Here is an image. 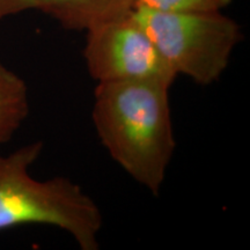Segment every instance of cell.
I'll list each match as a JSON object with an SVG mask.
<instances>
[{"mask_svg": "<svg viewBox=\"0 0 250 250\" xmlns=\"http://www.w3.org/2000/svg\"><path fill=\"white\" fill-rule=\"evenodd\" d=\"M171 85L140 80L98 83L92 120L102 146L139 186L159 195L176 148Z\"/></svg>", "mask_w": 250, "mask_h": 250, "instance_id": "cell-1", "label": "cell"}, {"mask_svg": "<svg viewBox=\"0 0 250 250\" xmlns=\"http://www.w3.org/2000/svg\"><path fill=\"white\" fill-rule=\"evenodd\" d=\"M83 62L98 83L153 80L173 86L167 66L132 11L86 31Z\"/></svg>", "mask_w": 250, "mask_h": 250, "instance_id": "cell-4", "label": "cell"}, {"mask_svg": "<svg viewBox=\"0 0 250 250\" xmlns=\"http://www.w3.org/2000/svg\"><path fill=\"white\" fill-rule=\"evenodd\" d=\"M132 13L175 76L197 85L220 80L243 37L239 23L221 12L133 8Z\"/></svg>", "mask_w": 250, "mask_h": 250, "instance_id": "cell-3", "label": "cell"}, {"mask_svg": "<svg viewBox=\"0 0 250 250\" xmlns=\"http://www.w3.org/2000/svg\"><path fill=\"white\" fill-rule=\"evenodd\" d=\"M133 0H0V20L27 11H39L67 30L87 31L130 13Z\"/></svg>", "mask_w": 250, "mask_h": 250, "instance_id": "cell-5", "label": "cell"}, {"mask_svg": "<svg viewBox=\"0 0 250 250\" xmlns=\"http://www.w3.org/2000/svg\"><path fill=\"white\" fill-rule=\"evenodd\" d=\"M43 146L34 142L0 154V230L44 225L64 230L81 250H98L103 215L93 197L68 177L30 175Z\"/></svg>", "mask_w": 250, "mask_h": 250, "instance_id": "cell-2", "label": "cell"}, {"mask_svg": "<svg viewBox=\"0 0 250 250\" xmlns=\"http://www.w3.org/2000/svg\"><path fill=\"white\" fill-rule=\"evenodd\" d=\"M29 109L26 81L0 62V146L7 144L22 126Z\"/></svg>", "mask_w": 250, "mask_h": 250, "instance_id": "cell-6", "label": "cell"}, {"mask_svg": "<svg viewBox=\"0 0 250 250\" xmlns=\"http://www.w3.org/2000/svg\"><path fill=\"white\" fill-rule=\"evenodd\" d=\"M233 0H133V8L160 12H221Z\"/></svg>", "mask_w": 250, "mask_h": 250, "instance_id": "cell-7", "label": "cell"}]
</instances>
